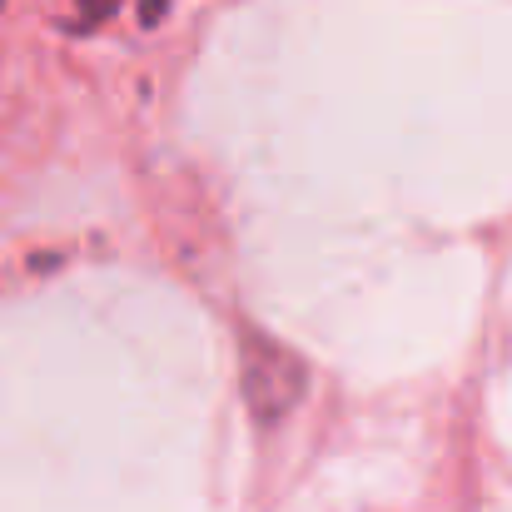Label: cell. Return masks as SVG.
<instances>
[{
	"mask_svg": "<svg viewBox=\"0 0 512 512\" xmlns=\"http://www.w3.org/2000/svg\"><path fill=\"white\" fill-rule=\"evenodd\" d=\"M170 10V0H140V25H160Z\"/></svg>",
	"mask_w": 512,
	"mask_h": 512,
	"instance_id": "3",
	"label": "cell"
},
{
	"mask_svg": "<svg viewBox=\"0 0 512 512\" xmlns=\"http://www.w3.org/2000/svg\"><path fill=\"white\" fill-rule=\"evenodd\" d=\"M244 398H249L259 423L284 418L304 398V363L284 343L249 339L244 343Z\"/></svg>",
	"mask_w": 512,
	"mask_h": 512,
	"instance_id": "1",
	"label": "cell"
},
{
	"mask_svg": "<svg viewBox=\"0 0 512 512\" xmlns=\"http://www.w3.org/2000/svg\"><path fill=\"white\" fill-rule=\"evenodd\" d=\"M75 5H80V20L85 25H100V20H110L120 10V0H75Z\"/></svg>",
	"mask_w": 512,
	"mask_h": 512,
	"instance_id": "2",
	"label": "cell"
}]
</instances>
